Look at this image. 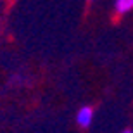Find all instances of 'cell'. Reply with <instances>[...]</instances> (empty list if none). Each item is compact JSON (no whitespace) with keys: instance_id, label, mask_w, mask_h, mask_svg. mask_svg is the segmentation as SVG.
<instances>
[{"instance_id":"1","label":"cell","mask_w":133,"mask_h":133,"mask_svg":"<svg viewBox=\"0 0 133 133\" xmlns=\"http://www.w3.org/2000/svg\"><path fill=\"white\" fill-rule=\"evenodd\" d=\"M94 121V109L90 105H85L76 112V123L81 126V128H88Z\"/></svg>"},{"instance_id":"2","label":"cell","mask_w":133,"mask_h":133,"mask_svg":"<svg viewBox=\"0 0 133 133\" xmlns=\"http://www.w3.org/2000/svg\"><path fill=\"white\" fill-rule=\"evenodd\" d=\"M116 12L118 14H126L133 9V0H116Z\"/></svg>"},{"instance_id":"3","label":"cell","mask_w":133,"mask_h":133,"mask_svg":"<svg viewBox=\"0 0 133 133\" xmlns=\"http://www.w3.org/2000/svg\"><path fill=\"white\" fill-rule=\"evenodd\" d=\"M123 133H133V131H131V130H124Z\"/></svg>"},{"instance_id":"4","label":"cell","mask_w":133,"mask_h":133,"mask_svg":"<svg viewBox=\"0 0 133 133\" xmlns=\"http://www.w3.org/2000/svg\"><path fill=\"white\" fill-rule=\"evenodd\" d=\"M88 2H94V0H88Z\"/></svg>"}]
</instances>
